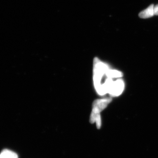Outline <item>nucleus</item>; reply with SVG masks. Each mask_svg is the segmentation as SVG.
I'll list each match as a JSON object with an SVG mask.
<instances>
[{
	"instance_id": "nucleus-1",
	"label": "nucleus",
	"mask_w": 158,
	"mask_h": 158,
	"mask_svg": "<svg viewBox=\"0 0 158 158\" xmlns=\"http://www.w3.org/2000/svg\"><path fill=\"white\" fill-rule=\"evenodd\" d=\"M112 99L111 98L98 99L95 100L92 104V109L90 117V122L94 123L98 116L100 114L101 112L111 102Z\"/></svg>"
},
{
	"instance_id": "nucleus-2",
	"label": "nucleus",
	"mask_w": 158,
	"mask_h": 158,
	"mask_svg": "<svg viewBox=\"0 0 158 158\" xmlns=\"http://www.w3.org/2000/svg\"><path fill=\"white\" fill-rule=\"evenodd\" d=\"M124 88V84L123 80L117 79L113 81L108 93L113 96H118L122 93Z\"/></svg>"
},
{
	"instance_id": "nucleus-3",
	"label": "nucleus",
	"mask_w": 158,
	"mask_h": 158,
	"mask_svg": "<svg viewBox=\"0 0 158 158\" xmlns=\"http://www.w3.org/2000/svg\"><path fill=\"white\" fill-rule=\"evenodd\" d=\"M154 8V5L153 4H152L148 6L147 9L141 11L139 13L138 16L141 19H147L153 17L155 15Z\"/></svg>"
},
{
	"instance_id": "nucleus-4",
	"label": "nucleus",
	"mask_w": 158,
	"mask_h": 158,
	"mask_svg": "<svg viewBox=\"0 0 158 158\" xmlns=\"http://www.w3.org/2000/svg\"><path fill=\"white\" fill-rule=\"evenodd\" d=\"M0 158H18V156L12 151L5 149L0 153Z\"/></svg>"
},
{
	"instance_id": "nucleus-5",
	"label": "nucleus",
	"mask_w": 158,
	"mask_h": 158,
	"mask_svg": "<svg viewBox=\"0 0 158 158\" xmlns=\"http://www.w3.org/2000/svg\"><path fill=\"white\" fill-rule=\"evenodd\" d=\"M154 10L155 15H158V4L154 6Z\"/></svg>"
}]
</instances>
